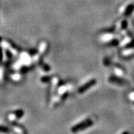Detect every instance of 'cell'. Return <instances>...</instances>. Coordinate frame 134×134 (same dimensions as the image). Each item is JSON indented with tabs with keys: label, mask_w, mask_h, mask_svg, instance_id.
<instances>
[{
	"label": "cell",
	"mask_w": 134,
	"mask_h": 134,
	"mask_svg": "<svg viewBox=\"0 0 134 134\" xmlns=\"http://www.w3.org/2000/svg\"><path fill=\"white\" fill-rule=\"evenodd\" d=\"M2 59H3V52H2V48L0 46V63L2 61Z\"/></svg>",
	"instance_id": "obj_2"
},
{
	"label": "cell",
	"mask_w": 134,
	"mask_h": 134,
	"mask_svg": "<svg viewBox=\"0 0 134 134\" xmlns=\"http://www.w3.org/2000/svg\"><path fill=\"white\" fill-rule=\"evenodd\" d=\"M2 38L1 37H0V42H2Z\"/></svg>",
	"instance_id": "obj_3"
},
{
	"label": "cell",
	"mask_w": 134,
	"mask_h": 134,
	"mask_svg": "<svg viewBox=\"0 0 134 134\" xmlns=\"http://www.w3.org/2000/svg\"><path fill=\"white\" fill-rule=\"evenodd\" d=\"M10 129L5 126H0V133H9Z\"/></svg>",
	"instance_id": "obj_1"
}]
</instances>
